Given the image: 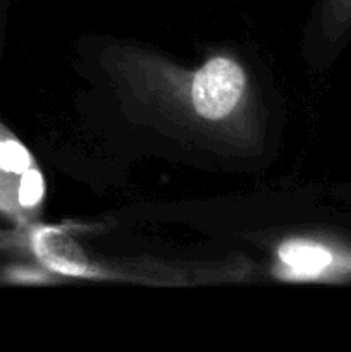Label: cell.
Returning a JSON list of instances; mask_svg holds the SVG:
<instances>
[{
	"label": "cell",
	"instance_id": "1",
	"mask_svg": "<svg viewBox=\"0 0 351 352\" xmlns=\"http://www.w3.org/2000/svg\"><path fill=\"white\" fill-rule=\"evenodd\" d=\"M246 78L236 62L213 58L193 79V107L202 117L217 120L233 112L244 91Z\"/></svg>",
	"mask_w": 351,
	"mask_h": 352
},
{
	"label": "cell",
	"instance_id": "2",
	"mask_svg": "<svg viewBox=\"0 0 351 352\" xmlns=\"http://www.w3.org/2000/svg\"><path fill=\"white\" fill-rule=\"evenodd\" d=\"M34 251L52 270L72 275L85 272L86 260L81 250H78L71 239L54 230H41L34 236Z\"/></svg>",
	"mask_w": 351,
	"mask_h": 352
},
{
	"label": "cell",
	"instance_id": "3",
	"mask_svg": "<svg viewBox=\"0 0 351 352\" xmlns=\"http://www.w3.org/2000/svg\"><path fill=\"white\" fill-rule=\"evenodd\" d=\"M279 256L289 270L296 272L299 277L305 278L319 275L332 261V254L326 248L313 243H303V241L282 244Z\"/></svg>",
	"mask_w": 351,
	"mask_h": 352
},
{
	"label": "cell",
	"instance_id": "4",
	"mask_svg": "<svg viewBox=\"0 0 351 352\" xmlns=\"http://www.w3.org/2000/svg\"><path fill=\"white\" fill-rule=\"evenodd\" d=\"M30 165L31 157L23 144L14 140L0 141V172L23 175Z\"/></svg>",
	"mask_w": 351,
	"mask_h": 352
},
{
	"label": "cell",
	"instance_id": "5",
	"mask_svg": "<svg viewBox=\"0 0 351 352\" xmlns=\"http://www.w3.org/2000/svg\"><path fill=\"white\" fill-rule=\"evenodd\" d=\"M43 196V179L38 170L28 168L19 181V189H17V201L24 208H33L38 205Z\"/></svg>",
	"mask_w": 351,
	"mask_h": 352
},
{
	"label": "cell",
	"instance_id": "6",
	"mask_svg": "<svg viewBox=\"0 0 351 352\" xmlns=\"http://www.w3.org/2000/svg\"><path fill=\"white\" fill-rule=\"evenodd\" d=\"M332 2L336 3L337 7H341V9L351 10V0H332Z\"/></svg>",
	"mask_w": 351,
	"mask_h": 352
}]
</instances>
